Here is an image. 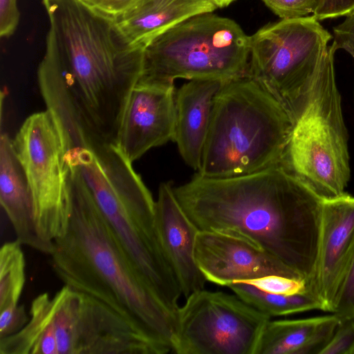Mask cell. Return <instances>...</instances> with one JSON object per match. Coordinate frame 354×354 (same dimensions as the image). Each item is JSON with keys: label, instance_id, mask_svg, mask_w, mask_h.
<instances>
[{"label": "cell", "instance_id": "obj_1", "mask_svg": "<svg viewBox=\"0 0 354 354\" xmlns=\"http://www.w3.org/2000/svg\"><path fill=\"white\" fill-rule=\"evenodd\" d=\"M42 2L50 26L37 77L46 109L60 125L116 145L143 48L130 46L113 21L77 0Z\"/></svg>", "mask_w": 354, "mask_h": 354}, {"label": "cell", "instance_id": "obj_2", "mask_svg": "<svg viewBox=\"0 0 354 354\" xmlns=\"http://www.w3.org/2000/svg\"><path fill=\"white\" fill-rule=\"evenodd\" d=\"M174 192L199 231L250 240L299 272L310 287L322 198L281 166L227 178L197 173Z\"/></svg>", "mask_w": 354, "mask_h": 354}, {"label": "cell", "instance_id": "obj_3", "mask_svg": "<svg viewBox=\"0 0 354 354\" xmlns=\"http://www.w3.org/2000/svg\"><path fill=\"white\" fill-rule=\"evenodd\" d=\"M66 183L70 216L65 233L53 241V272L64 286L104 303L172 352L177 313L150 287L88 189L68 169Z\"/></svg>", "mask_w": 354, "mask_h": 354}, {"label": "cell", "instance_id": "obj_4", "mask_svg": "<svg viewBox=\"0 0 354 354\" xmlns=\"http://www.w3.org/2000/svg\"><path fill=\"white\" fill-rule=\"evenodd\" d=\"M66 167L77 175L156 295L164 301L180 286L161 246L156 201L117 145L89 140L67 149Z\"/></svg>", "mask_w": 354, "mask_h": 354}, {"label": "cell", "instance_id": "obj_5", "mask_svg": "<svg viewBox=\"0 0 354 354\" xmlns=\"http://www.w3.org/2000/svg\"><path fill=\"white\" fill-rule=\"evenodd\" d=\"M293 125L283 104L258 82H224L216 95L198 174L227 178L279 165Z\"/></svg>", "mask_w": 354, "mask_h": 354}, {"label": "cell", "instance_id": "obj_6", "mask_svg": "<svg viewBox=\"0 0 354 354\" xmlns=\"http://www.w3.org/2000/svg\"><path fill=\"white\" fill-rule=\"evenodd\" d=\"M335 52L328 46L292 112L293 125L279 165L322 199L343 194L351 176Z\"/></svg>", "mask_w": 354, "mask_h": 354}, {"label": "cell", "instance_id": "obj_7", "mask_svg": "<svg viewBox=\"0 0 354 354\" xmlns=\"http://www.w3.org/2000/svg\"><path fill=\"white\" fill-rule=\"evenodd\" d=\"M211 13L191 17L150 41L136 85L248 76L250 36L234 21Z\"/></svg>", "mask_w": 354, "mask_h": 354}, {"label": "cell", "instance_id": "obj_8", "mask_svg": "<svg viewBox=\"0 0 354 354\" xmlns=\"http://www.w3.org/2000/svg\"><path fill=\"white\" fill-rule=\"evenodd\" d=\"M319 21L313 15L281 19L250 36L248 76L272 93L290 116L333 38Z\"/></svg>", "mask_w": 354, "mask_h": 354}, {"label": "cell", "instance_id": "obj_9", "mask_svg": "<svg viewBox=\"0 0 354 354\" xmlns=\"http://www.w3.org/2000/svg\"><path fill=\"white\" fill-rule=\"evenodd\" d=\"M12 143L29 186L37 232L54 248L67 229L70 205L64 145L51 112L28 117Z\"/></svg>", "mask_w": 354, "mask_h": 354}, {"label": "cell", "instance_id": "obj_10", "mask_svg": "<svg viewBox=\"0 0 354 354\" xmlns=\"http://www.w3.org/2000/svg\"><path fill=\"white\" fill-rule=\"evenodd\" d=\"M270 317L236 295L201 289L177 311L172 352L177 354H256Z\"/></svg>", "mask_w": 354, "mask_h": 354}, {"label": "cell", "instance_id": "obj_11", "mask_svg": "<svg viewBox=\"0 0 354 354\" xmlns=\"http://www.w3.org/2000/svg\"><path fill=\"white\" fill-rule=\"evenodd\" d=\"M59 354H166L104 303L64 286L53 296Z\"/></svg>", "mask_w": 354, "mask_h": 354}, {"label": "cell", "instance_id": "obj_12", "mask_svg": "<svg viewBox=\"0 0 354 354\" xmlns=\"http://www.w3.org/2000/svg\"><path fill=\"white\" fill-rule=\"evenodd\" d=\"M354 258V196L322 199L317 261L310 290L333 313Z\"/></svg>", "mask_w": 354, "mask_h": 354}, {"label": "cell", "instance_id": "obj_13", "mask_svg": "<svg viewBox=\"0 0 354 354\" xmlns=\"http://www.w3.org/2000/svg\"><path fill=\"white\" fill-rule=\"evenodd\" d=\"M195 259L206 280L223 286L268 275L305 279L250 240L223 232L199 231Z\"/></svg>", "mask_w": 354, "mask_h": 354}, {"label": "cell", "instance_id": "obj_14", "mask_svg": "<svg viewBox=\"0 0 354 354\" xmlns=\"http://www.w3.org/2000/svg\"><path fill=\"white\" fill-rule=\"evenodd\" d=\"M174 84L136 85L127 99L116 145L131 163L148 150L174 141Z\"/></svg>", "mask_w": 354, "mask_h": 354}, {"label": "cell", "instance_id": "obj_15", "mask_svg": "<svg viewBox=\"0 0 354 354\" xmlns=\"http://www.w3.org/2000/svg\"><path fill=\"white\" fill-rule=\"evenodd\" d=\"M156 226L169 265L186 298L203 289L207 281L195 259L199 230L179 204L170 182L162 183L156 201Z\"/></svg>", "mask_w": 354, "mask_h": 354}, {"label": "cell", "instance_id": "obj_16", "mask_svg": "<svg viewBox=\"0 0 354 354\" xmlns=\"http://www.w3.org/2000/svg\"><path fill=\"white\" fill-rule=\"evenodd\" d=\"M224 82L192 80L176 92L174 141L185 163L198 171L216 94Z\"/></svg>", "mask_w": 354, "mask_h": 354}, {"label": "cell", "instance_id": "obj_17", "mask_svg": "<svg viewBox=\"0 0 354 354\" xmlns=\"http://www.w3.org/2000/svg\"><path fill=\"white\" fill-rule=\"evenodd\" d=\"M217 8L211 0H137L113 22L130 46L144 48L172 27Z\"/></svg>", "mask_w": 354, "mask_h": 354}, {"label": "cell", "instance_id": "obj_18", "mask_svg": "<svg viewBox=\"0 0 354 354\" xmlns=\"http://www.w3.org/2000/svg\"><path fill=\"white\" fill-rule=\"evenodd\" d=\"M0 203L16 236V240L50 255L53 248L39 236L32 214L29 186L15 153L12 140L1 133L0 139Z\"/></svg>", "mask_w": 354, "mask_h": 354}, {"label": "cell", "instance_id": "obj_19", "mask_svg": "<svg viewBox=\"0 0 354 354\" xmlns=\"http://www.w3.org/2000/svg\"><path fill=\"white\" fill-rule=\"evenodd\" d=\"M29 315L21 329L0 338V354H59L53 297L48 293L36 297L32 301Z\"/></svg>", "mask_w": 354, "mask_h": 354}, {"label": "cell", "instance_id": "obj_20", "mask_svg": "<svg viewBox=\"0 0 354 354\" xmlns=\"http://www.w3.org/2000/svg\"><path fill=\"white\" fill-rule=\"evenodd\" d=\"M324 317L270 319L263 330L256 354H304Z\"/></svg>", "mask_w": 354, "mask_h": 354}, {"label": "cell", "instance_id": "obj_21", "mask_svg": "<svg viewBox=\"0 0 354 354\" xmlns=\"http://www.w3.org/2000/svg\"><path fill=\"white\" fill-rule=\"evenodd\" d=\"M227 287L246 303L270 317L322 309L317 297L310 292L294 295L274 294L260 290L243 281Z\"/></svg>", "mask_w": 354, "mask_h": 354}, {"label": "cell", "instance_id": "obj_22", "mask_svg": "<svg viewBox=\"0 0 354 354\" xmlns=\"http://www.w3.org/2000/svg\"><path fill=\"white\" fill-rule=\"evenodd\" d=\"M16 239L0 249V310L19 304L26 282V261L22 246Z\"/></svg>", "mask_w": 354, "mask_h": 354}, {"label": "cell", "instance_id": "obj_23", "mask_svg": "<svg viewBox=\"0 0 354 354\" xmlns=\"http://www.w3.org/2000/svg\"><path fill=\"white\" fill-rule=\"evenodd\" d=\"M243 281L265 292L274 294L294 295L305 292H311L309 285L305 279L279 275H268Z\"/></svg>", "mask_w": 354, "mask_h": 354}, {"label": "cell", "instance_id": "obj_24", "mask_svg": "<svg viewBox=\"0 0 354 354\" xmlns=\"http://www.w3.org/2000/svg\"><path fill=\"white\" fill-rule=\"evenodd\" d=\"M281 19L309 16L318 8L321 0H262Z\"/></svg>", "mask_w": 354, "mask_h": 354}, {"label": "cell", "instance_id": "obj_25", "mask_svg": "<svg viewBox=\"0 0 354 354\" xmlns=\"http://www.w3.org/2000/svg\"><path fill=\"white\" fill-rule=\"evenodd\" d=\"M320 354H354V317L340 319L330 341Z\"/></svg>", "mask_w": 354, "mask_h": 354}, {"label": "cell", "instance_id": "obj_26", "mask_svg": "<svg viewBox=\"0 0 354 354\" xmlns=\"http://www.w3.org/2000/svg\"><path fill=\"white\" fill-rule=\"evenodd\" d=\"M86 9L107 20L114 21L137 0H77Z\"/></svg>", "mask_w": 354, "mask_h": 354}, {"label": "cell", "instance_id": "obj_27", "mask_svg": "<svg viewBox=\"0 0 354 354\" xmlns=\"http://www.w3.org/2000/svg\"><path fill=\"white\" fill-rule=\"evenodd\" d=\"M28 317L22 305H10L0 310V338L12 335L27 323Z\"/></svg>", "mask_w": 354, "mask_h": 354}, {"label": "cell", "instance_id": "obj_28", "mask_svg": "<svg viewBox=\"0 0 354 354\" xmlns=\"http://www.w3.org/2000/svg\"><path fill=\"white\" fill-rule=\"evenodd\" d=\"M333 313L340 319L354 317V258Z\"/></svg>", "mask_w": 354, "mask_h": 354}, {"label": "cell", "instance_id": "obj_29", "mask_svg": "<svg viewBox=\"0 0 354 354\" xmlns=\"http://www.w3.org/2000/svg\"><path fill=\"white\" fill-rule=\"evenodd\" d=\"M345 17L343 22L333 28L332 45L336 50L343 49L354 58V9Z\"/></svg>", "mask_w": 354, "mask_h": 354}, {"label": "cell", "instance_id": "obj_30", "mask_svg": "<svg viewBox=\"0 0 354 354\" xmlns=\"http://www.w3.org/2000/svg\"><path fill=\"white\" fill-rule=\"evenodd\" d=\"M20 17L17 0H0V35L9 37L17 29Z\"/></svg>", "mask_w": 354, "mask_h": 354}, {"label": "cell", "instance_id": "obj_31", "mask_svg": "<svg viewBox=\"0 0 354 354\" xmlns=\"http://www.w3.org/2000/svg\"><path fill=\"white\" fill-rule=\"evenodd\" d=\"M354 9V0H321L313 14L319 21L345 16Z\"/></svg>", "mask_w": 354, "mask_h": 354}, {"label": "cell", "instance_id": "obj_32", "mask_svg": "<svg viewBox=\"0 0 354 354\" xmlns=\"http://www.w3.org/2000/svg\"><path fill=\"white\" fill-rule=\"evenodd\" d=\"M217 7L223 8L227 6L234 0H211Z\"/></svg>", "mask_w": 354, "mask_h": 354}]
</instances>
